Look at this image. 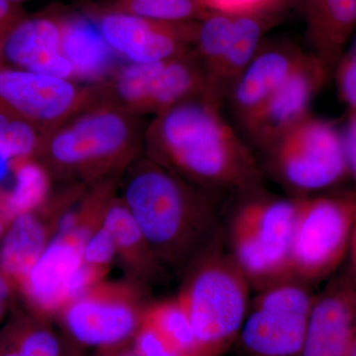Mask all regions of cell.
<instances>
[{"mask_svg":"<svg viewBox=\"0 0 356 356\" xmlns=\"http://www.w3.org/2000/svg\"><path fill=\"white\" fill-rule=\"evenodd\" d=\"M259 156L264 175L289 197L332 191L350 178L343 128L311 114Z\"/></svg>","mask_w":356,"mask_h":356,"instance_id":"5b68a950","label":"cell"},{"mask_svg":"<svg viewBox=\"0 0 356 356\" xmlns=\"http://www.w3.org/2000/svg\"><path fill=\"white\" fill-rule=\"evenodd\" d=\"M222 210L225 248L254 292L292 278L291 243L297 198L266 188L235 194Z\"/></svg>","mask_w":356,"mask_h":356,"instance_id":"3957f363","label":"cell"},{"mask_svg":"<svg viewBox=\"0 0 356 356\" xmlns=\"http://www.w3.org/2000/svg\"><path fill=\"white\" fill-rule=\"evenodd\" d=\"M8 1L13 2L14 4L19 3V2L23 1V0H8Z\"/></svg>","mask_w":356,"mask_h":356,"instance_id":"7bdbcfd3","label":"cell"},{"mask_svg":"<svg viewBox=\"0 0 356 356\" xmlns=\"http://www.w3.org/2000/svg\"><path fill=\"white\" fill-rule=\"evenodd\" d=\"M356 280L332 276L316 294L301 356H353L356 341Z\"/></svg>","mask_w":356,"mask_h":356,"instance_id":"9c48e42d","label":"cell"},{"mask_svg":"<svg viewBox=\"0 0 356 356\" xmlns=\"http://www.w3.org/2000/svg\"><path fill=\"white\" fill-rule=\"evenodd\" d=\"M356 226V189H332L297 198L292 278L312 285L334 276L348 259Z\"/></svg>","mask_w":356,"mask_h":356,"instance_id":"8992f818","label":"cell"},{"mask_svg":"<svg viewBox=\"0 0 356 356\" xmlns=\"http://www.w3.org/2000/svg\"><path fill=\"white\" fill-rule=\"evenodd\" d=\"M98 26L112 50L130 63L163 62L186 54L185 37L168 23L117 13L104 16Z\"/></svg>","mask_w":356,"mask_h":356,"instance_id":"9a60e30c","label":"cell"},{"mask_svg":"<svg viewBox=\"0 0 356 356\" xmlns=\"http://www.w3.org/2000/svg\"><path fill=\"white\" fill-rule=\"evenodd\" d=\"M165 62L130 63L126 65L117 79L119 95L125 102L149 109Z\"/></svg>","mask_w":356,"mask_h":356,"instance_id":"d4e9b609","label":"cell"},{"mask_svg":"<svg viewBox=\"0 0 356 356\" xmlns=\"http://www.w3.org/2000/svg\"><path fill=\"white\" fill-rule=\"evenodd\" d=\"M79 215L74 212H67L60 216L57 222V236H70L79 227Z\"/></svg>","mask_w":356,"mask_h":356,"instance_id":"e575fe53","label":"cell"},{"mask_svg":"<svg viewBox=\"0 0 356 356\" xmlns=\"http://www.w3.org/2000/svg\"><path fill=\"white\" fill-rule=\"evenodd\" d=\"M348 259L350 261V273L356 280V226L351 238L350 250H348Z\"/></svg>","mask_w":356,"mask_h":356,"instance_id":"74e56055","label":"cell"},{"mask_svg":"<svg viewBox=\"0 0 356 356\" xmlns=\"http://www.w3.org/2000/svg\"><path fill=\"white\" fill-rule=\"evenodd\" d=\"M84 243L74 234L55 236L20 283L28 301L44 313L58 310L69 304L72 276L83 264Z\"/></svg>","mask_w":356,"mask_h":356,"instance_id":"5bb4252c","label":"cell"},{"mask_svg":"<svg viewBox=\"0 0 356 356\" xmlns=\"http://www.w3.org/2000/svg\"><path fill=\"white\" fill-rule=\"evenodd\" d=\"M153 139L161 165L192 184L232 195L264 187L259 159L212 98H191L159 114Z\"/></svg>","mask_w":356,"mask_h":356,"instance_id":"6da1fadb","label":"cell"},{"mask_svg":"<svg viewBox=\"0 0 356 356\" xmlns=\"http://www.w3.org/2000/svg\"><path fill=\"white\" fill-rule=\"evenodd\" d=\"M118 252L113 238L103 227L91 232L83 245V261L89 266L102 269L107 266Z\"/></svg>","mask_w":356,"mask_h":356,"instance_id":"f546056e","label":"cell"},{"mask_svg":"<svg viewBox=\"0 0 356 356\" xmlns=\"http://www.w3.org/2000/svg\"><path fill=\"white\" fill-rule=\"evenodd\" d=\"M13 348L22 356H60L55 334L41 327H25L14 334Z\"/></svg>","mask_w":356,"mask_h":356,"instance_id":"83f0119b","label":"cell"},{"mask_svg":"<svg viewBox=\"0 0 356 356\" xmlns=\"http://www.w3.org/2000/svg\"><path fill=\"white\" fill-rule=\"evenodd\" d=\"M64 322L79 343L107 348L123 343L137 332L142 320L133 306L124 300L84 294L65 306Z\"/></svg>","mask_w":356,"mask_h":356,"instance_id":"4fadbf2b","label":"cell"},{"mask_svg":"<svg viewBox=\"0 0 356 356\" xmlns=\"http://www.w3.org/2000/svg\"><path fill=\"white\" fill-rule=\"evenodd\" d=\"M38 142V133L33 124L0 111V146L8 152L13 161L29 158Z\"/></svg>","mask_w":356,"mask_h":356,"instance_id":"484cf974","label":"cell"},{"mask_svg":"<svg viewBox=\"0 0 356 356\" xmlns=\"http://www.w3.org/2000/svg\"><path fill=\"white\" fill-rule=\"evenodd\" d=\"M355 322H356V316H355Z\"/></svg>","mask_w":356,"mask_h":356,"instance_id":"f6af8a7d","label":"cell"},{"mask_svg":"<svg viewBox=\"0 0 356 356\" xmlns=\"http://www.w3.org/2000/svg\"><path fill=\"white\" fill-rule=\"evenodd\" d=\"M135 351L140 356H184L153 325L144 320L137 332Z\"/></svg>","mask_w":356,"mask_h":356,"instance_id":"4dcf8cb0","label":"cell"},{"mask_svg":"<svg viewBox=\"0 0 356 356\" xmlns=\"http://www.w3.org/2000/svg\"><path fill=\"white\" fill-rule=\"evenodd\" d=\"M130 136L127 122L118 113L102 111L88 115L65 128L51 140L50 154L67 166L90 165L116 156Z\"/></svg>","mask_w":356,"mask_h":356,"instance_id":"7c38bea8","label":"cell"},{"mask_svg":"<svg viewBox=\"0 0 356 356\" xmlns=\"http://www.w3.org/2000/svg\"><path fill=\"white\" fill-rule=\"evenodd\" d=\"M102 227L112 236L118 252L135 254L136 259L149 270L158 264L126 204H114L107 208L103 214Z\"/></svg>","mask_w":356,"mask_h":356,"instance_id":"7402d4cb","label":"cell"},{"mask_svg":"<svg viewBox=\"0 0 356 356\" xmlns=\"http://www.w3.org/2000/svg\"><path fill=\"white\" fill-rule=\"evenodd\" d=\"M343 132L350 178L356 184V111L348 112Z\"/></svg>","mask_w":356,"mask_h":356,"instance_id":"d6a6232c","label":"cell"},{"mask_svg":"<svg viewBox=\"0 0 356 356\" xmlns=\"http://www.w3.org/2000/svg\"><path fill=\"white\" fill-rule=\"evenodd\" d=\"M11 282L6 276L0 273V320L6 312L7 301L11 293Z\"/></svg>","mask_w":356,"mask_h":356,"instance_id":"d590c367","label":"cell"},{"mask_svg":"<svg viewBox=\"0 0 356 356\" xmlns=\"http://www.w3.org/2000/svg\"><path fill=\"white\" fill-rule=\"evenodd\" d=\"M304 54L287 42L261 44L224 100L238 127L284 83Z\"/></svg>","mask_w":356,"mask_h":356,"instance_id":"8fae6325","label":"cell"},{"mask_svg":"<svg viewBox=\"0 0 356 356\" xmlns=\"http://www.w3.org/2000/svg\"><path fill=\"white\" fill-rule=\"evenodd\" d=\"M208 6L221 13L236 14L257 13L285 3L287 0H204Z\"/></svg>","mask_w":356,"mask_h":356,"instance_id":"1f68e13d","label":"cell"},{"mask_svg":"<svg viewBox=\"0 0 356 356\" xmlns=\"http://www.w3.org/2000/svg\"><path fill=\"white\" fill-rule=\"evenodd\" d=\"M121 356H140V355H138V353H136L135 350H132V351H126V353H124L123 355H122Z\"/></svg>","mask_w":356,"mask_h":356,"instance_id":"60d3db41","label":"cell"},{"mask_svg":"<svg viewBox=\"0 0 356 356\" xmlns=\"http://www.w3.org/2000/svg\"><path fill=\"white\" fill-rule=\"evenodd\" d=\"M16 22L15 4L8 0H0V33L6 34Z\"/></svg>","mask_w":356,"mask_h":356,"instance_id":"836d02e7","label":"cell"},{"mask_svg":"<svg viewBox=\"0 0 356 356\" xmlns=\"http://www.w3.org/2000/svg\"><path fill=\"white\" fill-rule=\"evenodd\" d=\"M4 36H6V34L0 33V58L2 57V42H3Z\"/></svg>","mask_w":356,"mask_h":356,"instance_id":"b9f144b4","label":"cell"},{"mask_svg":"<svg viewBox=\"0 0 356 356\" xmlns=\"http://www.w3.org/2000/svg\"><path fill=\"white\" fill-rule=\"evenodd\" d=\"M189 266L178 300L191 321L194 356H222L238 339L252 287L225 248L222 236Z\"/></svg>","mask_w":356,"mask_h":356,"instance_id":"277c9868","label":"cell"},{"mask_svg":"<svg viewBox=\"0 0 356 356\" xmlns=\"http://www.w3.org/2000/svg\"><path fill=\"white\" fill-rule=\"evenodd\" d=\"M222 193L147 165L128 182L125 204L156 261L191 266L222 238Z\"/></svg>","mask_w":356,"mask_h":356,"instance_id":"7a4b0ae2","label":"cell"},{"mask_svg":"<svg viewBox=\"0 0 356 356\" xmlns=\"http://www.w3.org/2000/svg\"><path fill=\"white\" fill-rule=\"evenodd\" d=\"M129 9L134 15L163 23L188 19L199 10L193 0H129Z\"/></svg>","mask_w":356,"mask_h":356,"instance_id":"4316f807","label":"cell"},{"mask_svg":"<svg viewBox=\"0 0 356 356\" xmlns=\"http://www.w3.org/2000/svg\"><path fill=\"white\" fill-rule=\"evenodd\" d=\"M238 339L245 356H301L316 294L290 278L255 292Z\"/></svg>","mask_w":356,"mask_h":356,"instance_id":"52a82bcc","label":"cell"},{"mask_svg":"<svg viewBox=\"0 0 356 356\" xmlns=\"http://www.w3.org/2000/svg\"><path fill=\"white\" fill-rule=\"evenodd\" d=\"M356 31V0H308L307 41L312 54L334 70Z\"/></svg>","mask_w":356,"mask_h":356,"instance_id":"e0dca14e","label":"cell"},{"mask_svg":"<svg viewBox=\"0 0 356 356\" xmlns=\"http://www.w3.org/2000/svg\"><path fill=\"white\" fill-rule=\"evenodd\" d=\"M257 13L236 14L228 50L208 77L212 97L222 105L229 89L262 44L266 24Z\"/></svg>","mask_w":356,"mask_h":356,"instance_id":"ac0fdd59","label":"cell"},{"mask_svg":"<svg viewBox=\"0 0 356 356\" xmlns=\"http://www.w3.org/2000/svg\"><path fill=\"white\" fill-rule=\"evenodd\" d=\"M62 29V51L72 65L74 76L100 79L114 62L115 51L96 26L88 20L70 21Z\"/></svg>","mask_w":356,"mask_h":356,"instance_id":"d6986e66","label":"cell"},{"mask_svg":"<svg viewBox=\"0 0 356 356\" xmlns=\"http://www.w3.org/2000/svg\"><path fill=\"white\" fill-rule=\"evenodd\" d=\"M14 185L11 191L3 192V207L9 221L31 213L41 205L49 188L44 168L29 158L15 159L13 163Z\"/></svg>","mask_w":356,"mask_h":356,"instance_id":"44dd1931","label":"cell"},{"mask_svg":"<svg viewBox=\"0 0 356 356\" xmlns=\"http://www.w3.org/2000/svg\"><path fill=\"white\" fill-rule=\"evenodd\" d=\"M47 245V229L33 212L14 218L0 248V273L20 284Z\"/></svg>","mask_w":356,"mask_h":356,"instance_id":"ffe728a7","label":"cell"},{"mask_svg":"<svg viewBox=\"0 0 356 356\" xmlns=\"http://www.w3.org/2000/svg\"><path fill=\"white\" fill-rule=\"evenodd\" d=\"M332 74L311 51L264 105L240 126L243 138L259 156L310 115L314 99Z\"/></svg>","mask_w":356,"mask_h":356,"instance_id":"ba28073f","label":"cell"},{"mask_svg":"<svg viewBox=\"0 0 356 356\" xmlns=\"http://www.w3.org/2000/svg\"><path fill=\"white\" fill-rule=\"evenodd\" d=\"M104 356H111V355H104Z\"/></svg>","mask_w":356,"mask_h":356,"instance_id":"ee69618b","label":"cell"},{"mask_svg":"<svg viewBox=\"0 0 356 356\" xmlns=\"http://www.w3.org/2000/svg\"><path fill=\"white\" fill-rule=\"evenodd\" d=\"M0 356H22L13 348H7V350H0Z\"/></svg>","mask_w":356,"mask_h":356,"instance_id":"ab89813d","label":"cell"},{"mask_svg":"<svg viewBox=\"0 0 356 356\" xmlns=\"http://www.w3.org/2000/svg\"><path fill=\"white\" fill-rule=\"evenodd\" d=\"M143 320L153 325L182 355H195L191 321L178 298L153 307Z\"/></svg>","mask_w":356,"mask_h":356,"instance_id":"603a6c76","label":"cell"},{"mask_svg":"<svg viewBox=\"0 0 356 356\" xmlns=\"http://www.w3.org/2000/svg\"><path fill=\"white\" fill-rule=\"evenodd\" d=\"M2 57L16 69L63 79L74 76L62 51V29L46 18L17 21L4 36Z\"/></svg>","mask_w":356,"mask_h":356,"instance_id":"2e32d148","label":"cell"},{"mask_svg":"<svg viewBox=\"0 0 356 356\" xmlns=\"http://www.w3.org/2000/svg\"><path fill=\"white\" fill-rule=\"evenodd\" d=\"M235 15L216 13L209 16L199 26L196 32L197 57L208 77L214 72L224 57L233 36Z\"/></svg>","mask_w":356,"mask_h":356,"instance_id":"cb8c5ba5","label":"cell"},{"mask_svg":"<svg viewBox=\"0 0 356 356\" xmlns=\"http://www.w3.org/2000/svg\"><path fill=\"white\" fill-rule=\"evenodd\" d=\"M76 100V89L69 79L0 67V111L34 126L64 116Z\"/></svg>","mask_w":356,"mask_h":356,"instance_id":"30bf717a","label":"cell"},{"mask_svg":"<svg viewBox=\"0 0 356 356\" xmlns=\"http://www.w3.org/2000/svg\"><path fill=\"white\" fill-rule=\"evenodd\" d=\"M13 159L3 147L0 146V182L3 181L13 170Z\"/></svg>","mask_w":356,"mask_h":356,"instance_id":"8d00e7d4","label":"cell"},{"mask_svg":"<svg viewBox=\"0 0 356 356\" xmlns=\"http://www.w3.org/2000/svg\"><path fill=\"white\" fill-rule=\"evenodd\" d=\"M11 224L6 216V210L3 207V192H0V238L4 235L7 225Z\"/></svg>","mask_w":356,"mask_h":356,"instance_id":"f35d334b","label":"cell"},{"mask_svg":"<svg viewBox=\"0 0 356 356\" xmlns=\"http://www.w3.org/2000/svg\"><path fill=\"white\" fill-rule=\"evenodd\" d=\"M337 91L348 112L356 111V33L332 70Z\"/></svg>","mask_w":356,"mask_h":356,"instance_id":"f1b7e54d","label":"cell"}]
</instances>
